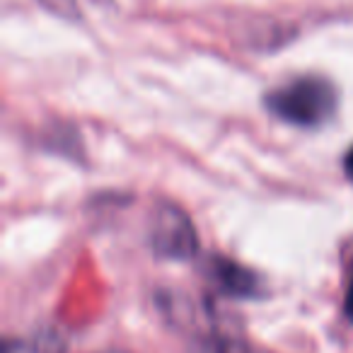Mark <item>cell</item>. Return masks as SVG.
I'll return each mask as SVG.
<instances>
[{
  "instance_id": "obj_1",
  "label": "cell",
  "mask_w": 353,
  "mask_h": 353,
  "mask_svg": "<svg viewBox=\"0 0 353 353\" xmlns=\"http://www.w3.org/2000/svg\"><path fill=\"white\" fill-rule=\"evenodd\" d=\"M336 88L317 75L295 78L266 94V109L274 117L303 128L322 126L329 121L336 112Z\"/></svg>"
},
{
  "instance_id": "obj_2",
  "label": "cell",
  "mask_w": 353,
  "mask_h": 353,
  "mask_svg": "<svg viewBox=\"0 0 353 353\" xmlns=\"http://www.w3.org/2000/svg\"><path fill=\"white\" fill-rule=\"evenodd\" d=\"M150 245L160 259H194L199 254V235L192 218L174 203H160L152 216Z\"/></svg>"
},
{
  "instance_id": "obj_3",
  "label": "cell",
  "mask_w": 353,
  "mask_h": 353,
  "mask_svg": "<svg viewBox=\"0 0 353 353\" xmlns=\"http://www.w3.org/2000/svg\"><path fill=\"white\" fill-rule=\"evenodd\" d=\"M208 274H211L213 283L225 295H232V298H256V295L264 293V281L252 269H247V266L237 264L232 259H223V256L211 259Z\"/></svg>"
},
{
  "instance_id": "obj_4",
  "label": "cell",
  "mask_w": 353,
  "mask_h": 353,
  "mask_svg": "<svg viewBox=\"0 0 353 353\" xmlns=\"http://www.w3.org/2000/svg\"><path fill=\"white\" fill-rule=\"evenodd\" d=\"M343 314L353 322V264H351V274H348L346 295H343Z\"/></svg>"
},
{
  "instance_id": "obj_5",
  "label": "cell",
  "mask_w": 353,
  "mask_h": 353,
  "mask_svg": "<svg viewBox=\"0 0 353 353\" xmlns=\"http://www.w3.org/2000/svg\"><path fill=\"white\" fill-rule=\"evenodd\" d=\"M343 170H346V176L353 182V148L346 152V157H343Z\"/></svg>"
}]
</instances>
